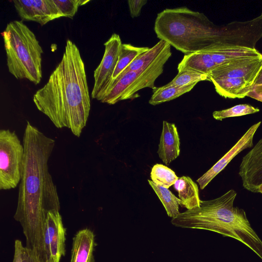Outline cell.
<instances>
[{"mask_svg":"<svg viewBox=\"0 0 262 262\" xmlns=\"http://www.w3.org/2000/svg\"><path fill=\"white\" fill-rule=\"evenodd\" d=\"M55 143L54 139L27 121L23 140V173L14 218L23 228L26 247L42 262L47 260L45 245L47 214L52 210L59 211L60 208L48 164Z\"/></svg>","mask_w":262,"mask_h":262,"instance_id":"6da1fadb","label":"cell"},{"mask_svg":"<svg viewBox=\"0 0 262 262\" xmlns=\"http://www.w3.org/2000/svg\"><path fill=\"white\" fill-rule=\"evenodd\" d=\"M154 30L158 38L185 55L225 46L256 49L262 38V13L251 20L219 26L203 13L187 7L168 8L158 14Z\"/></svg>","mask_w":262,"mask_h":262,"instance_id":"7a4b0ae2","label":"cell"},{"mask_svg":"<svg viewBox=\"0 0 262 262\" xmlns=\"http://www.w3.org/2000/svg\"><path fill=\"white\" fill-rule=\"evenodd\" d=\"M33 100L57 128H68L80 137L89 116L91 101L84 64L71 40L67 41L61 61Z\"/></svg>","mask_w":262,"mask_h":262,"instance_id":"3957f363","label":"cell"},{"mask_svg":"<svg viewBox=\"0 0 262 262\" xmlns=\"http://www.w3.org/2000/svg\"><path fill=\"white\" fill-rule=\"evenodd\" d=\"M236 195L234 189H230L217 198L201 200L200 207L180 213L171 222L176 227L209 230L234 238L262 259V241L244 210L234 206Z\"/></svg>","mask_w":262,"mask_h":262,"instance_id":"277c9868","label":"cell"},{"mask_svg":"<svg viewBox=\"0 0 262 262\" xmlns=\"http://www.w3.org/2000/svg\"><path fill=\"white\" fill-rule=\"evenodd\" d=\"M9 72L16 79L35 84L42 78V49L34 33L23 21L8 23L2 33Z\"/></svg>","mask_w":262,"mask_h":262,"instance_id":"5b68a950","label":"cell"},{"mask_svg":"<svg viewBox=\"0 0 262 262\" xmlns=\"http://www.w3.org/2000/svg\"><path fill=\"white\" fill-rule=\"evenodd\" d=\"M262 69V56L224 64L208 75L216 93L225 98H244L251 91Z\"/></svg>","mask_w":262,"mask_h":262,"instance_id":"8992f818","label":"cell"},{"mask_svg":"<svg viewBox=\"0 0 262 262\" xmlns=\"http://www.w3.org/2000/svg\"><path fill=\"white\" fill-rule=\"evenodd\" d=\"M262 56L256 49L241 46H225L205 52L185 55L178 66V72L192 70L208 75L212 70L237 59Z\"/></svg>","mask_w":262,"mask_h":262,"instance_id":"52a82bcc","label":"cell"},{"mask_svg":"<svg viewBox=\"0 0 262 262\" xmlns=\"http://www.w3.org/2000/svg\"><path fill=\"white\" fill-rule=\"evenodd\" d=\"M24 147L15 133L0 130V189L15 188L21 179Z\"/></svg>","mask_w":262,"mask_h":262,"instance_id":"ba28073f","label":"cell"},{"mask_svg":"<svg viewBox=\"0 0 262 262\" xmlns=\"http://www.w3.org/2000/svg\"><path fill=\"white\" fill-rule=\"evenodd\" d=\"M121 44L119 35L116 33L113 34L104 43L105 51L103 56L94 71V84L91 93L93 99L101 101L109 91L118 61Z\"/></svg>","mask_w":262,"mask_h":262,"instance_id":"9c48e42d","label":"cell"},{"mask_svg":"<svg viewBox=\"0 0 262 262\" xmlns=\"http://www.w3.org/2000/svg\"><path fill=\"white\" fill-rule=\"evenodd\" d=\"M238 174L245 189L258 193L262 184V138L243 157Z\"/></svg>","mask_w":262,"mask_h":262,"instance_id":"30bf717a","label":"cell"},{"mask_svg":"<svg viewBox=\"0 0 262 262\" xmlns=\"http://www.w3.org/2000/svg\"><path fill=\"white\" fill-rule=\"evenodd\" d=\"M13 2L18 15L24 20L44 25L62 17L53 0H15Z\"/></svg>","mask_w":262,"mask_h":262,"instance_id":"8fae6325","label":"cell"},{"mask_svg":"<svg viewBox=\"0 0 262 262\" xmlns=\"http://www.w3.org/2000/svg\"><path fill=\"white\" fill-rule=\"evenodd\" d=\"M261 123V122L259 121L250 127L236 144L212 167L196 180L201 189H204L213 179L241 152L253 146L254 137Z\"/></svg>","mask_w":262,"mask_h":262,"instance_id":"7c38bea8","label":"cell"},{"mask_svg":"<svg viewBox=\"0 0 262 262\" xmlns=\"http://www.w3.org/2000/svg\"><path fill=\"white\" fill-rule=\"evenodd\" d=\"M47 226L48 232L51 260L59 262L65 255L66 229L63 226L62 217L58 210L49 211L47 216Z\"/></svg>","mask_w":262,"mask_h":262,"instance_id":"4fadbf2b","label":"cell"},{"mask_svg":"<svg viewBox=\"0 0 262 262\" xmlns=\"http://www.w3.org/2000/svg\"><path fill=\"white\" fill-rule=\"evenodd\" d=\"M180 144L179 136L175 124L164 121L157 153L166 165H169L179 156Z\"/></svg>","mask_w":262,"mask_h":262,"instance_id":"5bb4252c","label":"cell"},{"mask_svg":"<svg viewBox=\"0 0 262 262\" xmlns=\"http://www.w3.org/2000/svg\"><path fill=\"white\" fill-rule=\"evenodd\" d=\"M95 235L89 228L78 231L73 238L70 262H95Z\"/></svg>","mask_w":262,"mask_h":262,"instance_id":"9a60e30c","label":"cell"},{"mask_svg":"<svg viewBox=\"0 0 262 262\" xmlns=\"http://www.w3.org/2000/svg\"><path fill=\"white\" fill-rule=\"evenodd\" d=\"M181 201V207L191 210L200 207V201L198 186L189 177L179 178L173 185Z\"/></svg>","mask_w":262,"mask_h":262,"instance_id":"2e32d148","label":"cell"},{"mask_svg":"<svg viewBox=\"0 0 262 262\" xmlns=\"http://www.w3.org/2000/svg\"><path fill=\"white\" fill-rule=\"evenodd\" d=\"M149 49L148 47H137L130 44H121L118 61L113 75L112 82L109 91L114 86L117 79L129 65L136 58L147 52Z\"/></svg>","mask_w":262,"mask_h":262,"instance_id":"e0dca14e","label":"cell"},{"mask_svg":"<svg viewBox=\"0 0 262 262\" xmlns=\"http://www.w3.org/2000/svg\"><path fill=\"white\" fill-rule=\"evenodd\" d=\"M196 83L185 86H170L165 85L153 90V94L149 100V103L156 105L174 99L190 91Z\"/></svg>","mask_w":262,"mask_h":262,"instance_id":"ac0fdd59","label":"cell"},{"mask_svg":"<svg viewBox=\"0 0 262 262\" xmlns=\"http://www.w3.org/2000/svg\"><path fill=\"white\" fill-rule=\"evenodd\" d=\"M168 44V43L166 41L163 40H160L153 47L149 48L147 52L136 58L122 73L116 81L114 86L117 83L120 77L125 73L128 71H138L152 63L161 54Z\"/></svg>","mask_w":262,"mask_h":262,"instance_id":"d6986e66","label":"cell"},{"mask_svg":"<svg viewBox=\"0 0 262 262\" xmlns=\"http://www.w3.org/2000/svg\"><path fill=\"white\" fill-rule=\"evenodd\" d=\"M147 181L164 206L168 216L173 218L179 215L180 213L179 206L182 205L179 198H177L168 188L158 186L151 180Z\"/></svg>","mask_w":262,"mask_h":262,"instance_id":"ffe728a7","label":"cell"},{"mask_svg":"<svg viewBox=\"0 0 262 262\" xmlns=\"http://www.w3.org/2000/svg\"><path fill=\"white\" fill-rule=\"evenodd\" d=\"M150 178L155 184L166 188L174 185L179 178L172 170L160 164L152 167Z\"/></svg>","mask_w":262,"mask_h":262,"instance_id":"44dd1931","label":"cell"},{"mask_svg":"<svg viewBox=\"0 0 262 262\" xmlns=\"http://www.w3.org/2000/svg\"><path fill=\"white\" fill-rule=\"evenodd\" d=\"M259 112L258 108L248 104H241L227 109L214 111L212 116L215 120L222 121L227 118L240 117Z\"/></svg>","mask_w":262,"mask_h":262,"instance_id":"7402d4cb","label":"cell"},{"mask_svg":"<svg viewBox=\"0 0 262 262\" xmlns=\"http://www.w3.org/2000/svg\"><path fill=\"white\" fill-rule=\"evenodd\" d=\"M204 80L210 81L207 75L192 70H186L179 72L173 80L166 85L181 86L197 83L200 81Z\"/></svg>","mask_w":262,"mask_h":262,"instance_id":"603a6c76","label":"cell"},{"mask_svg":"<svg viewBox=\"0 0 262 262\" xmlns=\"http://www.w3.org/2000/svg\"><path fill=\"white\" fill-rule=\"evenodd\" d=\"M53 2L62 17L73 18L78 7L90 1L83 0H53Z\"/></svg>","mask_w":262,"mask_h":262,"instance_id":"cb8c5ba5","label":"cell"},{"mask_svg":"<svg viewBox=\"0 0 262 262\" xmlns=\"http://www.w3.org/2000/svg\"><path fill=\"white\" fill-rule=\"evenodd\" d=\"M128 6L132 18L138 17L141 12L142 8L146 3V0L128 1Z\"/></svg>","mask_w":262,"mask_h":262,"instance_id":"d4e9b609","label":"cell"},{"mask_svg":"<svg viewBox=\"0 0 262 262\" xmlns=\"http://www.w3.org/2000/svg\"><path fill=\"white\" fill-rule=\"evenodd\" d=\"M24 247L20 240H15L13 262H23V254Z\"/></svg>","mask_w":262,"mask_h":262,"instance_id":"484cf974","label":"cell"},{"mask_svg":"<svg viewBox=\"0 0 262 262\" xmlns=\"http://www.w3.org/2000/svg\"><path fill=\"white\" fill-rule=\"evenodd\" d=\"M23 262H41L38 257L31 250L24 247ZM48 262H52L51 260Z\"/></svg>","mask_w":262,"mask_h":262,"instance_id":"4316f807","label":"cell"},{"mask_svg":"<svg viewBox=\"0 0 262 262\" xmlns=\"http://www.w3.org/2000/svg\"><path fill=\"white\" fill-rule=\"evenodd\" d=\"M247 97L262 102V84L254 85Z\"/></svg>","mask_w":262,"mask_h":262,"instance_id":"83f0119b","label":"cell"},{"mask_svg":"<svg viewBox=\"0 0 262 262\" xmlns=\"http://www.w3.org/2000/svg\"><path fill=\"white\" fill-rule=\"evenodd\" d=\"M262 84V69L257 76L254 85Z\"/></svg>","mask_w":262,"mask_h":262,"instance_id":"f1b7e54d","label":"cell"},{"mask_svg":"<svg viewBox=\"0 0 262 262\" xmlns=\"http://www.w3.org/2000/svg\"><path fill=\"white\" fill-rule=\"evenodd\" d=\"M258 192L262 193V184L259 187L258 189Z\"/></svg>","mask_w":262,"mask_h":262,"instance_id":"f546056e","label":"cell"}]
</instances>
